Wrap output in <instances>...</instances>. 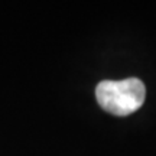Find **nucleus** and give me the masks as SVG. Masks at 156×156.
I'll return each instance as SVG.
<instances>
[{
	"mask_svg": "<svg viewBox=\"0 0 156 156\" xmlns=\"http://www.w3.org/2000/svg\"><path fill=\"white\" fill-rule=\"evenodd\" d=\"M95 97L106 112L116 116H127L145 103L146 87L139 78L101 81L95 88Z\"/></svg>",
	"mask_w": 156,
	"mask_h": 156,
	"instance_id": "nucleus-1",
	"label": "nucleus"
}]
</instances>
